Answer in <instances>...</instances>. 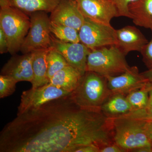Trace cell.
Returning <instances> with one entry per match:
<instances>
[{"instance_id":"cell-8","label":"cell","mask_w":152,"mask_h":152,"mask_svg":"<svg viewBox=\"0 0 152 152\" xmlns=\"http://www.w3.org/2000/svg\"><path fill=\"white\" fill-rule=\"evenodd\" d=\"M70 94L50 83L38 88H32L22 93L17 114L35 110L48 102Z\"/></svg>"},{"instance_id":"cell-1","label":"cell","mask_w":152,"mask_h":152,"mask_svg":"<svg viewBox=\"0 0 152 152\" xmlns=\"http://www.w3.org/2000/svg\"><path fill=\"white\" fill-rule=\"evenodd\" d=\"M71 94L17 114L0 133V152H76L114 143L112 119L79 107Z\"/></svg>"},{"instance_id":"cell-21","label":"cell","mask_w":152,"mask_h":152,"mask_svg":"<svg viewBox=\"0 0 152 152\" xmlns=\"http://www.w3.org/2000/svg\"><path fill=\"white\" fill-rule=\"evenodd\" d=\"M152 89V81H149L140 89L134 91L126 96L133 110L145 107L148 100L150 91Z\"/></svg>"},{"instance_id":"cell-17","label":"cell","mask_w":152,"mask_h":152,"mask_svg":"<svg viewBox=\"0 0 152 152\" xmlns=\"http://www.w3.org/2000/svg\"><path fill=\"white\" fill-rule=\"evenodd\" d=\"M51 48L33 53V78L31 82L32 88L42 86L50 82L48 77L46 57L49 50Z\"/></svg>"},{"instance_id":"cell-11","label":"cell","mask_w":152,"mask_h":152,"mask_svg":"<svg viewBox=\"0 0 152 152\" xmlns=\"http://www.w3.org/2000/svg\"><path fill=\"white\" fill-rule=\"evenodd\" d=\"M106 78L112 94H121L126 96L140 89L149 81L139 72L138 68L136 66L131 67L119 75L109 76Z\"/></svg>"},{"instance_id":"cell-2","label":"cell","mask_w":152,"mask_h":152,"mask_svg":"<svg viewBox=\"0 0 152 152\" xmlns=\"http://www.w3.org/2000/svg\"><path fill=\"white\" fill-rule=\"evenodd\" d=\"M112 95L106 77L86 71L71 95L75 103L82 108L101 111V107Z\"/></svg>"},{"instance_id":"cell-10","label":"cell","mask_w":152,"mask_h":152,"mask_svg":"<svg viewBox=\"0 0 152 152\" xmlns=\"http://www.w3.org/2000/svg\"><path fill=\"white\" fill-rule=\"evenodd\" d=\"M52 47L64 58L69 65L77 70L83 75L85 73L86 71L87 58L91 49L80 42H61L53 35Z\"/></svg>"},{"instance_id":"cell-20","label":"cell","mask_w":152,"mask_h":152,"mask_svg":"<svg viewBox=\"0 0 152 152\" xmlns=\"http://www.w3.org/2000/svg\"><path fill=\"white\" fill-rule=\"evenodd\" d=\"M50 31L55 37L61 42H80L79 31L74 28L50 21Z\"/></svg>"},{"instance_id":"cell-7","label":"cell","mask_w":152,"mask_h":152,"mask_svg":"<svg viewBox=\"0 0 152 152\" xmlns=\"http://www.w3.org/2000/svg\"><path fill=\"white\" fill-rule=\"evenodd\" d=\"M79 34L80 42L91 50L115 45V29L112 26L85 18Z\"/></svg>"},{"instance_id":"cell-3","label":"cell","mask_w":152,"mask_h":152,"mask_svg":"<svg viewBox=\"0 0 152 152\" xmlns=\"http://www.w3.org/2000/svg\"><path fill=\"white\" fill-rule=\"evenodd\" d=\"M111 119L114 143L125 151L134 152L141 148H152L145 130L147 122L123 116Z\"/></svg>"},{"instance_id":"cell-22","label":"cell","mask_w":152,"mask_h":152,"mask_svg":"<svg viewBox=\"0 0 152 152\" xmlns=\"http://www.w3.org/2000/svg\"><path fill=\"white\" fill-rule=\"evenodd\" d=\"M46 60L49 80L56 73L69 65L64 58L52 47L47 53Z\"/></svg>"},{"instance_id":"cell-25","label":"cell","mask_w":152,"mask_h":152,"mask_svg":"<svg viewBox=\"0 0 152 152\" xmlns=\"http://www.w3.org/2000/svg\"><path fill=\"white\" fill-rule=\"evenodd\" d=\"M137 113L141 119L146 122L152 121V89L150 91L148 100L145 107L139 109Z\"/></svg>"},{"instance_id":"cell-9","label":"cell","mask_w":152,"mask_h":152,"mask_svg":"<svg viewBox=\"0 0 152 152\" xmlns=\"http://www.w3.org/2000/svg\"><path fill=\"white\" fill-rule=\"evenodd\" d=\"M85 18L110 26L112 19L118 17L116 7L112 0H76Z\"/></svg>"},{"instance_id":"cell-29","label":"cell","mask_w":152,"mask_h":152,"mask_svg":"<svg viewBox=\"0 0 152 152\" xmlns=\"http://www.w3.org/2000/svg\"><path fill=\"white\" fill-rule=\"evenodd\" d=\"M100 148L94 145L85 146L76 151V152H100Z\"/></svg>"},{"instance_id":"cell-6","label":"cell","mask_w":152,"mask_h":152,"mask_svg":"<svg viewBox=\"0 0 152 152\" xmlns=\"http://www.w3.org/2000/svg\"><path fill=\"white\" fill-rule=\"evenodd\" d=\"M47 13L38 11L29 15L31 26L21 47L20 51L22 53H29L51 48L50 20Z\"/></svg>"},{"instance_id":"cell-31","label":"cell","mask_w":152,"mask_h":152,"mask_svg":"<svg viewBox=\"0 0 152 152\" xmlns=\"http://www.w3.org/2000/svg\"><path fill=\"white\" fill-rule=\"evenodd\" d=\"M141 73L148 80L152 81V68Z\"/></svg>"},{"instance_id":"cell-12","label":"cell","mask_w":152,"mask_h":152,"mask_svg":"<svg viewBox=\"0 0 152 152\" xmlns=\"http://www.w3.org/2000/svg\"><path fill=\"white\" fill-rule=\"evenodd\" d=\"M50 21L80 30L85 18L79 10L76 0H61L51 12Z\"/></svg>"},{"instance_id":"cell-24","label":"cell","mask_w":152,"mask_h":152,"mask_svg":"<svg viewBox=\"0 0 152 152\" xmlns=\"http://www.w3.org/2000/svg\"><path fill=\"white\" fill-rule=\"evenodd\" d=\"M116 7L119 17H125L131 19L129 5L137 0H112Z\"/></svg>"},{"instance_id":"cell-23","label":"cell","mask_w":152,"mask_h":152,"mask_svg":"<svg viewBox=\"0 0 152 152\" xmlns=\"http://www.w3.org/2000/svg\"><path fill=\"white\" fill-rule=\"evenodd\" d=\"M18 82L10 76L0 75V98L7 97L12 94L16 90Z\"/></svg>"},{"instance_id":"cell-4","label":"cell","mask_w":152,"mask_h":152,"mask_svg":"<svg viewBox=\"0 0 152 152\" xmlns=\"http://www.w3.org/2000/svg\"><path fill=\"white\" fill-rule=\"evenodd\" d=\"M130 67L126 56L115 45L91 50L87 58L86 71L104 77L119 75Z\"/></svg>"},{"instance_id":"cell-27","label":"cell","mask_w":152,"mask_h":152,"mask_svg":"<svg viewBox=\"0 0 152 152\" xmlns=\"http://www.w3.org/2000/svg\"><path fill=\"white\" fill-rule=\"evenodd\" d=\"M9 52L7 39L1 28H0V53L1 54Z\"/></svg>"},{"instance_id":"cell-5","label":"cell","mask_w":152,"mask_h":152,"mask_svg":"<svg viewBox=\"0 0 152 152\" xmlns=\"http://www.w3.org/2000/svg\"><path fill=\"white\" fill-rule=\"evenodd\" d=\"M30 26L31 19L28 14L10 6L1 7L0 28L7 37L11 55L20 51Z\"/></svg>"},{"instance_id":"cell-28","label":"cell","mask_w":152,"mask_h":152,"mask_svg":"<svg viewBox=\"0 0 152 152\" xmlns=\"http://www.w3.org/2000/svg\"><path fill=\"white\" fill-rule=\"evenodd\" d=\"M100 152H126L124 150L114 143L108 145L101 149Z\"/></svg>"},{"instance_id":"cell-14","label":"cell","mask_w":152,"mask_h":152,"mask_svg":"<svg viewBox=\"0 0 152 152\" xmlns=\"http://www.w3.org/2000/svg\"><path fill=\"white\" fill-rule=\"evenodd\" d=\"M115 45L126 56L132 51H141L148 43L146 38L134 26H127L115 30Z\"/></svg>"},{"instance_id":"cell-19","label":"cell","mask_w":152,"mask_h":152,"mask_svg":"<svg viewBox=\"0 0 152 152\" xmlns=\"http://www.w3.org/2000/svg\"><path fill=\"white\" fill-rule=\"evenodd\" d=\"M9 6L28 14L38 11L51 13L61 0H7Z\"/></svg>"},{"instance_id":"cell-30","label":"cell","mask_w":152,"mask_h":152,"mask_svg":"<svg viewBox=\"0 0 152 152\" xmlns=\"http://www.w3.org/2000/svg\"><path fill=\"white\" fill-rule=\"evenodd\" d=\"M145 130L152 145V121L147 122L145 126Z\"/></svg>"},{"instance_id":"cell-16","label":"cell","mask_w":152,"mask_h":152,"mask_svg":"<svg viewBox=\"0 0 152 152\" xmlns=\"http://www.w3.org/2000/svg\"><path fill=\"white\" fill-rule=\"evenodd\" d=\"M82 76L77 70L68 65L55 74L49 83L57 88L71 93L78 85Z\"/></svg>"},{"instance_id":"cell-15","label":"cell","mask_w":152,"mask_h":152,"mask_svg":"<svg viewBox=\"0 0 152 152\" xmlns=\"http://www.w3.org/2000/svg\"><path fill=\"white\" fill-rule=\"evenodd\" d=\"M128 7L135 25L152 29V0H137Z\"/></svg>"},{"instance_id":"cell-18","label":"cell","mask_w":152,"mask_h":152,"mask_svg":"<svg viewBox=\"0 0 152 152\" xmlns=\"http://www.w3.org/2000/svg\"><path fill=\"white\" fill-rule=\"evenodd\" d=\"M126 96L121 94H114L107 99L101 107V110L107 117L114 118L133 110Z\"/></svg>"},{"instance_id":"cell-13","label":"cell","mask_w":152,"mask_h":152,"mask_svg":"<svg viewBox=\"0 0 152 152\" xmlns=\"http://www.w3.org/2000/svg\"><path fill=\"white\" fill-rule=\"evenodd\" d=\"M13 55L3 66L1 75L12 77L18 82H31L33 78V53Z\"/></svg>"},{"instance_id":"cell-26","label":"cell","mask_w":152,"mask_h":152,"mask_svg":"<svg viewBox=\"0 0 152 152\" xmlns=\"http://www.w3.org/2000/svg\"><path fill=\"white\" fill-rule=\"evenodd\" d=\"M151 30L152 31L151 39L144 46L140 52L142 56L143 61L148 69L152 68V29Z\"/></svg>"}]
</instances>
